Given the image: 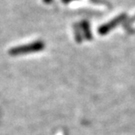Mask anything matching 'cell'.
<instances>
[{"instance_id": "3", "label": "cell", "mask_w": 135, "mask_h": 135, "mask_svg": "<svg viewBox=\"0 0 135 135\" xmlns=\"http://www.w3.org/2000/svg\"><path fill=\"white\" fill-rule=\"evenodd\" d=\"M80 27H81V30H82L83 39H85L87 40H92V33H91L90 24L89 23V21L83 20L80 24Z\"/></svg>"}, {"instance_id": "1", "label": "cell", "mask_w": 135, "mask_h": 135, "mask_svg": "<svg viewBox=\"0 0 135 135\" xmlns=\"http://www.w3.org/2000/svg\"><path fill=\"white\" fill-rule=\"evenodd\" d=\"M45 47H46V44L43 40H35V41L28 43V44L18 46V47H14L11 48L8 54H9L11 56L28 55V54L40 52V51L45 49Z\"/></svg>"}, {"instance_id": "2", "label": "cell", "mask_w": 135, "mask_h": 135, "mask_svg": "<svg viewBox=\"0 0 135 135\" xmlns=\"http://www.w3.org/2000/svg\"><path fill=\"white\" fill-rule=\"evenodd\" d=\"M126 18V14H121L119 16H118L115 18H113L112 20H110V22L104 24V25L99 26L98 29V33L100 35H105L109 33L112 29H114L116 26L119 25L120 23H122Z\"/></svg>"}, {"instance_id": "5", "label": "cell", "mask_w": 135, "mask_h": 135, "mask_svg": "<svg viewBox=\"0 0 135 135\" xmlns=\"http://www.w3.org/2000/svg\"><path fill=\"white\" fill-rule=\"evenodd\" d=\"M43 2L45 3V4H51V3H52L54 0H42Z\"/></svg>"}, {"instance_id": "4", "label": "cell", "mask_w": 135, "mask_h": 135, "mask_svg": "<svg viewBox=\"0 0 135 135\" xmlns=\"http://www.w3.org/2000/svg\"><path fill=\"white\" fill-rule=\"evenodd\" d=\"M73 28H74V33H75V41L78 43H81L83 41V33H82V30H81L80 25L75 23L74 26H73Z\"/></svg>"}, {"instance_id": "6", "label": "cell", "mask_w": 135, "mask_h": 135, "mask_svg": "<svg viewBox=\"0 0 135 135\" xmlns=\"http://www.w3.org/2000/svg\"><path fill=\"white\" fill-rule=\"evenodd\" d=\"M64 4H69V3H70V2H72V1H75V0H61Z\"/></svg>"}]
</instances>
